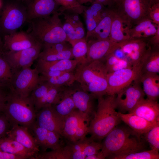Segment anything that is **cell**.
Segmentation results:
<instances>
[{"mask_svg":"<svg viewBox=\"0 0 159 159\" xmlns=\"http://www.w3.org/2000/svg\"><path fill=\"white\" fill-rule=\"evenodd\" d=\"M106 95L97 99L96 110L88 126L90 138L96 141L104 139L121 120L116 111V95Z\"/></svg>","mask_w":159,"mask_h":159,"instance_id":"cell-1","label":"cell"},{"mask_svg":"<svg viewBox=\"0 0 159 159\" xmlns=\"http://www.w3.org/2000/svg\"><path fill=\"white\" fill-rule=\"evenodd\" d=\"M74 72L75 81L96 99L106 95L108 72L105 61L78 64Z\"/></svg>","mask_w":159,"mask_h":159,"instance_id":"cell-2","label":"cell"},{"mask_svg":"<svg viewBox=\"0 0 159 159\" xmlns=\"http://www.w3.org/2000/svg\"><path fill=\"white\" fill-rule=\"evenodd\" d=\"M139 135L129 128L115 127L104 138L101 150L105 158L143 150Z\"/></svg>","mask_w":159,"mask_h":159,"instance_id":"cell-3","label":"cell"},{"mask_svg":"<svg viewBox=\"0 0 159 159\" xmlns=\"http://www.w3.org/2000/svg\"><path fill=\"white\" fill-rule=\"evenodd\" d=\"M9 88L3 112L11 126L17 124L29 129L35 121L37 112L30 95H20L11 86Z\"/></svg>","mask_w":159,"mask_h":159,"instance_id":"cell-4","label":"cell"},{"mask_svg":"<svg viewBox=\"0 0 159 159\" xmlns=\"http://www.w3.org/2000/svg\"><path fill=\"white\" fill-rule=\"evenodd\" d=\"M56 12L49 16L32 19L30 33L42 45L67 42L66 35L60 18Z\"/></svg>","mask_w":159,"mask_h":159,"instance_id":"cell-5","label":"cell"},{"mask_svg":"<svg viewBox=\"0 0 159 159\" xmlns=\"http://www.w3.org/2000/svg\"><path fill=\"white\" fill-rule=\"evenodd\" d=\"M149 0H114L111 8L131 28L148 16Z\"/></svg>","mask_w":159,"mask_h":159,"instance_id":"cell-6","label":"cell"},{"mask_svg":"<svg viewBox=\"0 0 159 159\" xmlns=\"http://www.w3.org/2000/svg\"><path fill=\"white\" fill-rule=\"evenodd\" d=\"M142 64L131 68L108 73L106 95H116L121 90L140 79Z\"/></svg>","mask_w":159,"mask_h":159,"instance_id":"cell-7","label":"cell"},{"mask_svg":"<svg viewBox=\"0 0 159 159\" xmlns=\"http://www.w3.org/2000/svg\"><path fill=\"white\" fill-rule=\"evenodd\" d=\"M66 87L54 86L46 81H41L30 95L37 112L59 102Z\"/></svg>","mask_w":159,"mask_h":159,"instance_id":"cell-8","label":"cell"},{"mask_svg":"<svg viewBox=\"0 0 159 159\" xmlns=\"http://www.w3.org/2000/svg\"><path fill=\"white\" fill-rule=\"evenodd\" d=\"M139 79L116 95L115 101L120 112H129L144 98L145 94Z\"/></svg>","mask_w":159,"mask_h":159,"instance_id":"cell-9","label":"cell"},{"mask_svg":"<svg viewBox=\"0 0 159 159\" xmlns=\"http://www.w3.org/2000/svg\"><path fill=\"white\" fill-rule=\"evenodd\" d=\"M75 82L66 87V89L71 96L76 108L85 117L89 124L96 110L95 104V100L96 99Z\"/></svg>","mask_w":159,"mask_h":159,"instance_id":"cell-10","label":"cell"},{"mask_svg":"<svg viewBox=\"0 0 159 159\" xmlns=\"http://www.w3.org/2000/svg\"><path fill=\"white\" fill-rule=\"evenodd\" d=\"M39 72L36 67L24 68L14 74L11 86L18 93L24 96L29 95L40 82Z\"/></svg>","mask_w":159,"mask_h":159,"instance_id":"cell-11","label":"cell"},{"mask_svg":"<svg viewBox=\"0 0 159 159\" xmlns=\"http://www.w3.org/2000/svg\"><path fill=\"white\" fill-rule=\"evenodd\" d=\"M27 20L26 9L15 4H9L1 14V24L3 29L9 34L16 32Z\"/></svg>","mask_w":159,"mask_h":159,"instance_id":"cell-12","label":"cell"},{"mask_svg":"<svg viewBox=\"0 0 159 159\" xmlns=\"http://www.w3.org/2000/svg\"><path fill=\"white\" fill-rule=\"evenodd\" d=\"M149 38H131L120 43L118 49L132 66L140 65L150 46Z\"/></svg>","mask_w":159,"mask_h":159,"instance_id":"cell-13","label":"cell"},{"mask_svg":"<svg viewBox=\"0 0 159 159\" xmlns=\"http://www.w3.org/2000/svg\"><path fill=\"white\" fill-rule=\"evenodd\" d=\"M42 47V45L37 42L34 46L26 49L16 52L9 51L6 53L5 59L12 70L30 67L39 57Z\"/></svg>","mask_w":159,"mask_h":159,"instance_id":"cell-14","label":"cell"},{"mask_svg":"<svg viewBox=\"0 0 159 159\" xmlns=\"http://www.w3.org/2000/svg\"><path fill=\"white\" fill-rule=\"evenodd\" d=\"M119 46L120 43L113 42L109 39L88 40L86 62L105 61L109 55L119 49Z\"/></svg>","mask_w":159,"mask_h":159,"instance_id":"cell-15","label":"cell"},{"mask_svg":"<svg viewBox=\"0 0 159 159\" xmlns=\"http://www.w3.org/2000/svg\"><path fill=\"white\" fill-rule=\"evenodd\" d=\"M64 121L65 120L56 112L52 106L38 111L35 122L39 127L55 132L62 138Z\"/></svg>","mask_w":159,"mask_h":159,"instance_id":"cell-16","label":"cell"},{"mask_svg":"<svg viewBox=\"0 0 159 159\" xmlns=\"http://www.w3.org/2000/svg\"><path fill=\"white\" fill-rule=\"evenodd\" d=\"M29 130L32 132L36 141L42 152L47 149L52 150L63 146L60 139L62 137L57 133L39 126L34 122Z\"/></svg>","mask_w":159,"mask_h":159,"instance_id":"cell-17","label":"cell"},{"mask_svg":"<svg viewBox=\"0 0 159 159\" xmlns=\"http://www.w3.org/2000/svg\"><path fill=\"white\" fill-rule=\"evenodd\" d=\"M63 28L66 34L67 42L69 44L75 40L85 38V32L83 24L77 13L64 12Z\"/></svg>","mask_w":159,"mask_h":159,"instance_id":"cell-18","label":"cell"},{"mask_svg":"<svg viewBox=\"0 0 159 159\" xmlns=\"http://www.w3.org/2000/svg\"><path fill=\"white\" fill-rule=\"evenodd\" d=\"M59 7L54 0H31L26 9L27 20L58 12Z\"/></svg>","mask_w":159,"mask_h":159,"instance_id":"cell-19","label":"cell"},{"mask_svg":"<svg viewBox=\"0 0 159 159\" xmlns=\"http://www.w3.org/2000/svg\"><path fill=\"white\" fill-rule=\"evenodd\" d=\"M4 42L9 52H16L32 47L38 42L30 33L21 31L6 34Z\"/></svg>","mask_w":159,"mask_h":159,"instance_id":"cell-20","label":"cell"},{"mask_svg":"<svg viewBox=\"0 0 159 159\" xmlns=\"http://www.w3.org/2000/svg\"><path fill=\"white\" fill-rule=\"evenodd\" d=\"M128 113L140 117L154 125L159 123V104L157 101L144 98Z\"/></svg>","mask_w":159,"mask_h":159,"instance_id":"cell-21","label":"cell"},{"mask_svg":"<svg viewBox=\"0 0 159 159\" xmlns=\"http://www.w3.org/2000/svg\"><path fill=\"white\" fill-rule=\"evenodd\" d=\"M29 130L22 126L14 125L7 132L6 135L37 155L39 153L40 148Z\"/></svg>","mask_w":159,"mask_h":159,"instance_id":"cell-22","label":"cell"},{"mask_svg":"<svg viewBox=\"0 0 159 159\" xmlns=\"http://www.w3.org/2000/svg\"><path fill=\"white\" fill-rule=\"evenodd\" d=\"M89 7H86L84 13L87 29L86 39L87 38L101 20L105 13L107 7L101 3L94 1Z\"/></svg>","mask_w":159,"mask_h":159,"instance_id":"cell-23","label":"cell"},{"mask_svg":"<svg viewBox=\"0 0 159 159\" xmlns=\"http://www.w3.org/2000/svg\"><path fill=\"white\" fill-rule=\"evenodd\" d=\"M115 12L111 7H107L103 17L89 36L90 39L104 40L109 39L111 24Z\"/></svg>","mask_w":159,"mask_h":159,"instance_id":"cell-24","label":"cell"},{"mask_svg":"<svg viewBox=\"0 0 159 159\" xmlns=\"http://www.w3.org/2000/svg\"><path fill=\"white\" fill-rule=\"evenodd\" d=\"M78 64L74 59L48 61L38 59L36 68L40 72L48 71L73 72Z\"/></svg>","mask_w":159,"mask_h":159,"instance_id":"cell-25","label":"cell"},{"mask_svg":"<svg viewBox=\"0 0 159 159\" xmlns=\"http://www.w3.org/2000/svg\"><path fill=\"white\" fill-rule=\"evenodd\" d=\"M118 115L121 120L139 135L145 134L155 125L145 119L132 113L119 112Z\"/></svg>","mask_w":159,"mask_h":159,"instance_id":"cell-26","label":"cell"},{"mask_svg":"<svg viewBox=\"0 0 159 159\" xmlns=\"http://www.w3.org/2000/svg\"><path fill=\"white\" fill-rule=\"evenodd\" d=\"M158 27L148 16L129 29V35L131 39L148 38L154 35Z\"/></svg>","mask_w":159,"mask_h":159,"instance_id":"cell-27","label":"cell"},{"mask_svg":"<svg viewBox=\"0 0 159 159\" xmlns=\"http://www.w3.org/2000/svg\"><path fill=\"white\" fill-rule=\"evenodd\" d=\"M0 150L20 155L24 159H33L37 155L34 152L7 136L0 140Z\"/></svg>","mask_w":159,"mask_h":159,"instance_id":"cell-28","label":"cell"},{"mask_svg":"<svg viewBox=\"0 0 159 159\" xmlns=\"http://www.w3.org/2000/svg\"><path fill=\"white\" fill-rule=\"evenodd\" d=\"M114 12L109 39L113 42L120 43L131 39L129 34L130 28Z\"/></svg>","mask_w":159,"mask_h":159,"instance_id":"cell-29","label":"cell"},{"mask_svg":"<svg viewBox=\"0 0 159 159\" xmlns=\"http://www.w3.org/2000/svg\"><path fill=\"white\" fill-rule=\"evenodd\" d=\"M140 80L147 98L157 101L159 96V76L158 74L142 73Z\"/></svg>","mask_w":159,"mask_h":159,"instance_id":"cell-30","label":"cell"},{"mask_svg":"<svg viewBox=\"0 0 159 159\" xmlns=\"http://www.w3.org/2000/svg\"><path fill=\"white\" fill-rule=\"evenodd\" d=\"M159 72V46L150 45L142 61V73L158 74Z\"/></svg>","mask_w":159,"mask_h":159,"instance_id":"cell-31","label":"cell"},{"mask_svg":"<svg viewBox=\"0 0 159 159\" xmlns=\"http://www.w3.org/2000/svg\"><path fill=\"white\" fill-rule=\"evenodd\" d=\"M83 117H85L76 109L65 119L62 137L67 143L74 142L75 132L80 120Z\"/></svg>","mask_w":159,"mask_h":159,"instance_id":"cell-32","label":"cell"},{"mask_svg":"<svg viewBox=\"0 0 159 159\" xmlns=\"http://www.w3.org/2000/svg\"><path fill=\"white\" fill-rule=\"evenodd\" d=\"M66 87L59 102L52 106L56 112L64 120L76 109L72 98Z\"/></svg>","mask_w":159,"mask_h":159,"instance_id":"cell-33","label":"cell"},{"mask_svg":"<svg viewBox=\"0 0 159 159\" xmlns=\"http://www.w3.org/2000/svg\"><path fill=\"white\" fill-rule=\"evenodd\" d=\"M33 159H72L70 146L67 143L59 148L39 153Z\"/></svg>","mask_w":159,"mask_h":159,"instance_id":"cell-34","label":"cell"},{"mask_svg":"<svg viewBox=\"0 0 159 159\" xmlns=\"http://www.w3.org/2000/svg\"><path fill=\"white\" fill-rule=\"evenodd\" d=\"M70 44L72 47L74 59L78 62V64L85 63L87 50V41L85 37L73 41Z\"/></svg>","mask_w":159,"mask_h":159,"instance_id":"cell-35","label":"cell"},{"mask_svg":"<svg viewBox=\"0 0 159 159\" xmlns=\"http://www.w3.org/2000/svg\"><path fill=\"white\" fill-rule=\"evenodd\" d=\"M59 6L58 12L60 15L64 12L74 13L80 14L86 6L80 4L77 0H54Z\"/></svg>","mask_w":159,"mask_h":159,"instance_id":"cell-36","label":"cell"},{"mask_svg":"<svg viewBox=\"0 0 159 159\" xmlns=\"http://www.w3.org/2000/svg\"><path fill=\"white\" fill-rule=\"evenodd\" d=\"M40 80L46 81L54 86L63 87H68L75 81L73 72H66L59 76L53 77L40 78Z\"/></svg>","mask_w":159,"mask_h":159,"instance_id":"cell-37","label":"cell"},{"mask_svg":"<svg viewBox=\"0 0 159 159\" xmlns=\"http://www.w3.org/2000/svg\"><path fill=\"white\" fill-rule=\"evenodd\" d=\"M112 159H158V151L153 149L140 151L118 155L112 157Z\"/></svg>","mask_w":159,"mask_h":159,"instance_id":"cell-38","label":"cell"},{"mask_svg":"<svg viewBox=\"0 0 159 159\" xmlns=\"http://www.w3.org/2000/svg\"><path fill=\"white\" fill-rule=\"evenodd\" d=\"M38 58L39 59L48 61L74 59L72 48L60 52H47L43 51L40 53Z\"/></svg>","mask_w":159,"mask_h":159,"instance_id":"cell-39","label":"cell"},{"mask_svg":"<svg viewBox=\"0 0 159 159\" xmlns=\"http://www.w3.org/2000/svg\"><path fill=\"white\" fill-rule=\"evenodd\" d=\"M10 65L4 59L0 56V83L9 87L11 84L14 74Z\"/></svg>","mask_w":159,"mask_h":159,"instance_id":"cell-40","label":"cell"},{"mask_svg":"<svg viewBox=\"0 0 159 159\" xmlns=\"http://www.w3.org/2000/svg\"><path fill=\"white\" fill-rule=\"evenodd\" d=\"M89 140L86 137L84 139L73 142H68L71 153L72 159H84L86 156L84 153V148Z\"/></svg>","mask_w":159,"mask_h":159,"instance_id":"cell-41","label":"cell"},{"mask_svg":"<svg viewBox=\"0 0 159 159\" xmlns=\"http://www.w3.org/2000/svg\"><path fill=\"white\" fill-rule=\"evenodd\" d=\"M145 134V138L151 149L159 150V123L155 125Z\"/></svg>","mask_w":159,"mask_h":159,"instance_id":"cell-42","label":"cell"},{"mask_svg":"<svg viewBox=\"0 0 159 159\" xmlns=\"http://www.w3.org/2000/svg\"><path fill=\"white\" fill-rule=\"evenodd\" d=\"M89 123L86 118L83 117L80 120L75 133L74 142L82 140L88 133Z\"/></svg>","mask_w":159,"mask_h":159,"instance_id":"cell-43","label":"cell"},{"mask_svg":"<svg viewBox=\"0 0 159 159\" xmlns=\"http://www.w3.org/2000/svg\"><path fill=\"white\" fill-rule=\"evenodd\" d=\"M84 148V153L86 156L97 153L102 148V143L100 142L94 141L90 138Z\"/></svg>","mask_w":159,"mask_h":159,"instance_id":"cell-44","label":"cell"},{"mask_svg":"<svg viewBox=\"0 0 159 159\" xmlns=\"http://www.w3.org/2000/svg\"><path fill=\"white\" fill-rule=\"evenodd\" d=\"M43 47L44 48L43 51L47 52H60L72 48L66 42L46 45Z\"/></svg>","mask_w":159,"mask_h":159,"instance_id":"cell-45","label":"cell"},{"mask_svg":"<svg viewBox=\"0 0 159 159\" xmlns=\"http://www.w3.org/2000/svg\"><path fill=\"white\" fill-rule=\"evenodd\" d=\"M131 62L126 58H121L115 64L107 69L108 72H114L122 69L131 68L132 66Z\"/></svg>","mask_w":159,"mask_h":159,"instance_id":"cell-46","label":"cell"},{"mask_svg":"<svg viewBox=\"0 0 159 159\" xmlns=\"http://www.w3.org/2000/svg\"><path fill=\"white\" fill-rule=\"evenodd\" d=\"M148 16L153 22L159 25V3L155 4L150 6Z\"/></svg>","mask_w":159,"mask_h":159,"instance_id":"cell-47","label":"cell"},{"mask_svg":"<svg viewBox=\"0 0 159 159\" xmlns=\"http://www.w3.org/2000/svg\"><path fill=\"white\" fill-rule=\"evenodd\" d=\"M11 125L4 114L0 115V138L6 136Z\"/></svg>","mask_w":159,"mask_h":159,"instance_id":"cell-48","label":"cell"},{"mask_svg":"<svg viewBox=\"0 0 159 159\" xmlns=\"http://www.w3.org/2000/svg\"><path fill=\"white\" fill-rule=\"evenodd\" d=\"M78 2L81 4H85L88 2L92 3L94 1L99 2L105 6L108 7H112L114 4V0H77Z\"/></svg>","mask_w":159,"mask_h":159,"instance_id":"cell-49","label":"cell"},{"mask_svg":"<svg viewBox=\"0 0 159 159\" xmlns=\"http://www.w3.org/2000/svg\"><path fill=\"white\" fill-rule=\"evenodd\" d=\"M0 159H24L19 155L0 150Z\"/></svg>","mask_w":159,"mask_h":159,"instance_id":"cell-50","label":"cell"},{"mask_svg":"<svg viewBox=\"0 0 159 159\" xmlns=\"http://www.w3.org/2000/svg\"><path fill=\"white\" fill-rule=\"evenodd\" d=\"M149 44L154 46H159V27L157 29L156 33L149 38Z\"/></svg>","mask_w":159,"mask_h":159,"instance_id":"cell-51","label":"cell"},{"mask_svg":"<svg viewBox=\"0 0 159 159\" xmlns=\"http://www.w3.org/2000/svg\"><path fill=\"white\" fill-rule=\"evenodd\" d=\"M0 88V113L3 112L6 101L7 94Z\"/></svg>","mask_w":159,"mask_h":159,"instance_id":"cell-52","label":"cell"},{"mask_svg":"<svg viewBox=\"0 0 159 159\" xmlns=\"http://www.w3.org/2000/svg\"><path fill=\"white\" fill-rule=\"evenodd\" d=\"M105 158L101 151L93 155L86 156L85 159H104Z\"/></svg>","mask_w":159,"mask_h":159,"instance_id":"cell-53","label":"cell"},{"mask_svg":"<svg viewBox=\"0 0 159 159\" xmlns=\"http://www.w3.org/2000/svg\"><path fill=\"white\" fill-rule=\"evenodd\" d=\"M150 6L153 4L159 3V0H149Z\"/></svg>","mask_w":159,"mask_h":159,"instance_id":"cell-54","label":"cell"},{"mask_svg":"<svg viewBox=\"0 0 159 159\" xmlns=\"http://www.w3.org/2000/svg\"><path fill=\"white\" fill-rule=\"evenodd\" d=\"M5 86V85L0 83V88Z\"/></svg>","mask_w":159,"mask_h":159,"instance_id":"cell-55","label":"cell"},{"mask_svg":"<svg viewBox=\"0 0 159 159\" xmlns=\"http://www.w3.org/2000/svg\"><path fill=\"white\" fill-rule=\"evenodd\" d=\"M21 0L22 1H23L28 2V3H29V2L31 1V0Z\"/></svg>","mask_w":159,"mask_h":159,"instance_id":"cell-56","label":"cell"},{"mask_svg":"<svg viewBox=\"0 0 159 159\" xmlns=\"http://www.w3.org/2000/svg\"><path fill=\"white\" fill-rule=\"evenodd\" d=\"M1 44V40L0 39V46Z\"/></svg>","mask_w":159,"mask_h":159,"instance_id":"cell-57","label":"cell"},{"mask_svg":"<svg viewBox=\"0 0 159 159\" xmlns=\"http://www.w3.org/2000/svg\"><path fill=\"white\" fill-rule=\"evenodd\" d=\"M1 138H0V140Z\"/></svg>","mask_w":159,"mask_h":159,"instance_id":"cell-58","label":"cell"}]
</instances>
